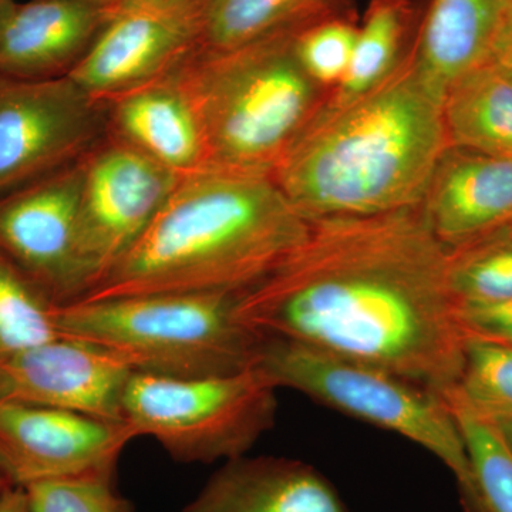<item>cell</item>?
<instances>
[{"mask_svg": "<svg viewBox=\"0 0 512 512\" xmlns=\"http://www.w3.org/2000/svg\"><path fill=\"white\" fill-rule=\"evenodd\" d=\"M302 244L235 295L264 338L363 363L446 396L468 336L450 286V248L420 207L308 220Z\"/></svg>", "mask_w": 512, "mask_h": 512, "instance_id": "6da1fadb", "label": "cell"}, {"mask_svg": "<svg viewBox=\"0 0 512 512\" xmlns=\"http://www.w3.org/2000/svg\"><path fill=\"white\" fill-rule=\"evenodd\" d=\"M448 147L443 96L416 62V47L387 79L325 104L274 180L306 220L420 207Z\"/></svg>", "mask_w": 512, "mask_h": 512, "instance_id": "7a4b0ae2", "label": "cell"}, {"mask_svg": "<svg viewBox=\"0 0 512 512\" xmlns=\"http://www.w3.org/2000/svg\"><path fill=\"white\" fill-rule=\"evenodd\" d=\"M308 229L271 174L204 168L180 177L136 244L76 302L239 293L278 268Z\"/></svg>", "mask_w": 512, "mask_h": 512, "instance_id": "3957f363", "label": "cell"}, {"mask_svg": "<svg viewBox=\"0 0 512 512\" xmlns=\"http://www.w3.org/2000/svg\"><path fill=\"white\" fill-rule=\"evenodd\" d=\"M302 30L238 49L198 47L168 73L200 121L207 168L274 174L328 103L332 90L316 82L299 59L296 39Z\"/></svg>", "mask_w": 512, "mask_h": 512, "instance_id": "277c9868", "label": "cell"}, {"mask_svg": "<svg viewBox=\"0 0 512 512\" xmlns=\"http://www.w3.org/2000/svg\"><path fill=\"white\" fill-rule=\"evenodd\" d=\"M237 293H150L56 306L63 338L121 357L134 373L225 376L256 366L264 336L235 315Z\"/></svg>", "mask_w": 512, "mask_h": 512, "instance_id": "5b68a950", "label": "cell"}, {"mask_svg": "<svg viewBox=\"0 0 512 512\" xmlns=\"http://www.w3.org/2000/svg\"><path fill=\"white\" fill-rule=\"evenodd\" d=\"M256 366L278 389L296 390L423 447L456 478L461 504L484 511L460 427L440 394L379 367L282 339L265 338Z\"/></svg>", "mask_w": 512, "mask_h": 512, "instance_id": "8992f818", "label": "cell"}, {"mask_svg": "<svg viewBox=\"0 0 512 512\" xmlns=\"http://www.w3.org/2000/svg\"><path fill=\"white\" fill-rule=\"evenodd\" d=\"M276 392L258 366L187 379L133 373L124 421L180 463L229 461L245 456L274 427Z\"/></svg>", "mask_w": 512, "mask_h": 512, "instance_id": "52a82bcc", "label": "cell"}, {"mask_svg": "<svg viewBox=\"0 0 512 512\" xmlns=\"http://www.w3.org/2000/svg\"><path fill=\"white\" fill-rule=\"evenodd\" d=\"M109 103L69 76H0V197L79 163L107 136Z\"/></svg>", "mask_w": 512, "mask_h": 512, "instance_id": "ba28073f", "label": "cell"}, {"mask_svg": "<svg viewBox=\"0 0 512 512\" xmlns=\"http://www.w3.org/2000/svg\"><path fill=\"white\" fill-rule=\"evenodd\" d=\"M80 165L77 242L86 293L144 234L180 175L109 136Z\"/></svg>", "mask_w": 512, "mask_h": 512, "instance_id": "9c48e42d", "label": "cell"}, {"mask_svg": "<svg viewBox=\"0 0 512 512\" xmlns=\"http://www.w3.org/2000/svg\"><path fill=\"white\" fill-rule=\"evenodd\" d=\"M110 16L69 74L110 101L164 77L201 43L202 0H109Z\"/></svg>", "mask_w": 512, "mask_h": 512, "instance_id": "30bf717a", "label": "cell"}, {"mask_svg": "<svg viewBox=\"0 0 512 512\" xmlns=\"http://www.w3.org/2000/svg\"><path fill=\"white\" fill-rule=\"evenodd\" d=\"M80 161L0 197V254L55 306L86 291L77 242Z\"/></svg>", "mask_w": 512, "mask_h": 512, "instance_id": "8fae6325", "label": "cell"}, {"mask_svg": "<svg viewBox=\"0 0 512 512\" xmlns=\"http://www.w3.org/2000/svg\"><path fill=\"white\" fill-rule=\"evenodd\" d=\"M134 439L127 423L0 400V466L16 487L116 471Z\"/></svg>", "mask_w": 512, "mask_h": 512, "instance_id": "7c38bea8", "label": "cell"}, {"mask_svg": "<svg viewBox=\"0 0 512 512\" xmlns=\"http://www.w3.org/2000/svg\"><path fill=\"white\" fill-rule=\"evenodd\" d=\"M133 373L109 350L62 336L0 357V400L126 423L123 399Z\"/></svg>", "mask_w": 512, "mask_h": 512, "instance_id": "4fadbf2b", "label": "cell"}, {"mask_svg": "<svg viewBox=\"0 0 512 512\" xmlns=\"http://www.w3.org/2000/svg\"><path fill=\"white\" fill-rule=\"evenodd\" d=\"M441 244L461 248L512 227V158L448 146L420 204Z\"/></svg>", "mask_w": 512, "mask_h": 512, "instance_id": "5bb4252c", "label": "cell"}, {"mask_svg": "<svg viewBox=\"0 0 512 512\" xmlns=\"http://www.w3.org/2000/svg\"><path fill=\"white\" fill-rule=\"evenodd\" d=\"M109 16V0L18 3L0 35V76H69L96 42Z\"/></svg>", "mask_w": 512, "mask_h": 512, "instance_id": "9a60e30c", "label": "cell"}, {"mask_svg": "<svg viewBox=\"0 0 512 512\" xmlns=\"http://www.w3.org/2000/svg\"><path fill=\"white\" fill-rule=\"evenodd\" d=\"M180 512H349L328 478L303 461L247 457L225 461Z\"/></svg>", "mask_w": 512, "mask_h": 512, "instance_id": "2e32d148", "label": "cell"}, {"mask_svg": "<svg viewBox=\"0 0 512 512\" xmlns=\"http://www.w3.org/2000/svg\"><path fill=\"white\" fill-rule=\"evenodd\" d=\"M107 103V136L180 177L207 168L200 121L171 74Z\"/></svg>", "mask_w": 512, "mask_h": 512, "instance_id": "e0dca14e", "label": "cell"}, {"mask_svg": "<svg viewBox=\"0 0 512 512\" xmlns=\"http://www.w3.org/2000/svg\"><path fill=\"white\" fill-rule=\"evenodd\" d=\"M512 0H429L416 62L443 96L451 83L487 60Z\"/></svg>", "mask_w": 512, "mask_h": 512, "instance_id": "ac0fdd59", "label": "cell"}, {"mask_svg": "<svg viewBox=\"0 0 512 512\" xmlns=\"http://www.w3.org/2000/svg\"><path fill=\"white\" fill-rule=\"evenodd\" d=\"M336 18L357 19L355 0H202L200 47L238 49Z\"/></svg>", "mask_w": 512, "mask_h": 512, "instance_id": "d6986e66", "label": "cell"}, {"mask_svg": "<svg viewBox=\"0 0 512 512\" xmlns=\"http://www.w3.org/2000/svg\"><path fill=\"white\" fill-rule=\"evenodd\" d=\"M443 120L448 146L512 158V83L487 60L448 86Z\"/></svg>", "mask_w": 512, "mask_h": 512, "instance_id": "ffe728a7", "label": "cell"}, {"mask_svg": "<svg viewBox=\"0 0 512 512\" xmlns=\"http://www.w3.org/2000/svg\"><path fill=\"white\" fill-rule=\"evenodd\" d=\"M429 0H370L359 25L348 73L328 103L362 96L383 82L417 45Z\"/></svg>", "mask_w": 512, "mask_h": 512, "instance_id": "44dd1931", "label": "cell"}, {"mask_svg": "<svg viewBox=\"0 0 512 512\" xmlns=\"http://www.w3.org/2000/svg\"><path fill=\"white\" fill-rule=\"evenodd\" d=\"M55 308L18 266L0 254V357L62 338Z\"/></svg>", "mask_w": 512, "mask_h": 512, "instance_id": "7402d4cb", "label": "cell"}, {"mask_svg": "<svg viewBox=\"0 0 512 512\" xmlns=\"http://www.w3.org/2000/svg\"><path fill=\"white\" fill-rule=\"evenodd\" d=\"M444 400L460 427L484 512H512V453L500 431L454 394Z\"/></svg>", "mask_w": 512, "mask_h": 512, "instance_id": "603a6c76", "label": "cell"}, {"mask_svg": "<svg viewBox=\"0 0 512 512\" xmlns=\"http://www.w3.org/2000/svg\"><path fill=\"white\" fill-rule=\"evenodd\" d=\"M450 286L458 306L512 298V238L493 235L450 249Z\"/></svg>", "mask_w": 512, "mask_h": 512, "instance_id": "cb8c5ba5", "label": "cell"}, {"mask_svg": "<svg viewBox=\"0 0 512 512\" xmlns=\"http://www.w3.org/2000/svg\"><path fill=\"white\" fill-rule=\"evenodd\" d=\"M447 394H454L471 410L488 419L511 417V346L468 338L460 380L456 389Z\"/></svg>", "mask_w": 512, "mask_h": 512, "instance_id": "d4e9b609", "label": "cell"}, {"mask_svg": "<svg viewBox=\"0 0 512 512\" xmlns=\"http://www.w3.org/2000/svg\"><path fill=\"white\" fill-rule=\"evenodd\" d=\"M32 512H133L114 485V471L39 481L23 487Z\"/></svg>", "mask_w": 512, "mask_h": 512, "instance_id": "484cf974", "label": "cell"}, {"mask_svg": "<svg viewBox=\"0 0 512 512\" xmlns=\"http://www.w3.org/2000/svg\"><path fill=\"white\" fill-rule=\"evenodd\" d=\"M359 25L355 18H336L302 30L296 39L299 59L316 82L333 90L348 73Z\"/></svg>", "mask_w": 512, "mask_h": 512, "instance_id": "4316f807", "label": "cell"}, {"mask_svg": "<svg viewBox=\"0 0 512 512\" xmlns=\"http://www.w3.org/2000/svg\"><path fill=\"white\" fill-rule=\"evenodd\" d=\"M458 316L468 338L512 348V298L494 303L461 305Z\"/></svg>", "mask_w": 512, "mask_h": 512, "instance_id": "83f0119b", "label": "cell"}, {"mask_svg": "<svg viewBox=\"0 0 512 512\" xmlns=\"http://www.w3.org/2000/svg\"><path fill=\"white\" fill-rule=\"evenodd\" d=\"M487 62L493 64L512 83V9L495 37Z\"/></svg>", "mask_w": 512, "mask_h": 512, "instance_id": "f1b7e54d", "label": "cell"}, {"mask_svg": "<svg viewBox=\"0 0 512 512\" xmlns=\"http://www.w3.org/2000/svg\"><path fill=\"white\" fill-rule=\"evenodd\" d=\"M0 512H32L23 487H10L0 495Z\"/></svg>", "mask_w": 512, "mask_h": 512, "instance_id": "f546056e", "label": "cell"}, {"mask_svg": "<svg viewBox=\"0 0 512 512\" xmlns=\"http://www.w3.org/2000/svg\"><path fill=\"white\" fill-rule=\"evenodd\" d=\"M488 419V417H487ZM497 427L498 431H500L501 436L507 443L508 448H510L512 453V416L511 417H494V419H490Z\"/></svg>", "mask_w": 512, "mask_h": 512, "instance_id": "4dcf8cb0", "label": "cell"}, {"mask_svg": "<svg viewBox=\"0 0 512 512\" xmlns=\"http://www.w3.org/2000/svg\"><path fill=\"white\" fill-rule=\"evenodd\" d=\"M18 3L15 0H0V35Z\"/></svg>", "mask_w": 512, "mask_h": 512, "instance_id": "1f68e13d", "label": "cell"}, {"mask_svg": "<svg viewBox=\"0 0 512 512\" xmlns=\"http://www.w3.org/2000/svg\"><path fill=\"white\" fill-rule=\"evenodd\" d=\"M10 487H16V485L12 484V481L9 480L8 474H6L5 470L0 466V495L5 493V491Z\"/></svg>", "mask_w": 512, "mask_h": 512, "instance_id": "d6a6232c", "label": "cell"}, {"mask_svg": "<svg viewBox=\"0 0 512 512\" xmlns=\"http://www.w3.org/2000/svg\"><path fill=\"white\" fill-rule=\"evenodd\" d=\"M461 505H463L464 512H483L481 510H478V508L473 507V505H468V504H461Z\"/></svg>", "mask_w": 512, "mask_h": 512, "instance_id": "836d02e7", "label": "cell"}, {"mask_svg": "<svg viewBox=\"0 0 512 512\" xmlns=\"http://www.w3.org/2000/svg\"><path fill=\"white\" fill-rule=\"evenodd\" d=\"M500 234H504V235H507V237L512 238V227L508 228L507 231L500 232Z\"/></svg>", "mask_w": 512, "mask_h": 512, "instance_id": "e575fe53", "label": "cell"}]
</instances>
